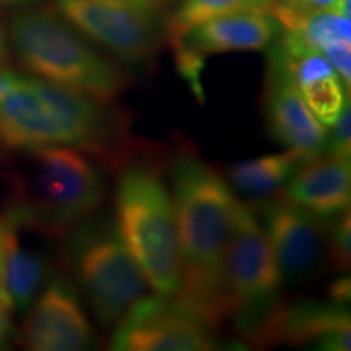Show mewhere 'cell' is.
Here are the masks:
<instances>
[{"label":"cell","mask_w":351,"mask_h":351,"mask_svg":"<svg viewBox=\"0 0 351 351\" xmlns=\"http://www.w3.org/2000/svg\"><path fill=\"white\" fill-rule=\"evenodd\" d=\"M168 186L179 251V288L173 296L218 330L232 311L225 263L238 197L226 178L189 153L173 158Z\"/></svg>","instance_id":"obj_1"},{"label":"cell","mask_w":351,"mask_h":351,"mask_svg":"<svg viewBox=\"0 0 351 351\" xmlns=\"http://www.w3.org/2000/svg\"><path fill=\"white\" fill-rule=\"evenodd\" d=\"M124 125L90 96L26 72L0 70V150L23 153L65 145L96 160H116Z\"/></svg>","instance_id":"obj_2"},{"label":"cell","mask_w":351,"mask_h":351,"mask_svg":"<svg viewBox=\"0 0 351 351\" xmlns=\"http://www.w3.org/2000/svg\"><path fill=\"white\" fill-rule=\"evenodd\" d=\"M10 199L3 217L47 238H64L90 218L106 199V181L98 160L65 145L16 153Z\"/></svg>","instance_id":"obj_3"},{"label":"cell","mask_w":351,"mask_h":351,"mask_svg":"<svg viewBox=\"0 0 351 351\" xmlns=\"http://www.w3.org/2000/svg\"><path fill=\"white\" fill-rule=\"evenodd\" d=\"M8 43L26 73L99 103L111 104L130 86L119 65L49 8L36 5L16 12L8 25Z\"/></svg>","instance_id":"obj_4"},{"label":"cell","mask_w":351,"mask_h":351,"mask_svg":"<svg viewBox=\"0 0 351 351\" xmlns=\"http://www.w3.org/2000/svg\"><path fill=\"white\" fill-rule=\"evenodd\" d=\"M114 223L153 293L176 295L179 251L169 186L150 163H125L114 194Z\"/></svg>","instance_id":"obj_5"},{"label":"cell","mask_w":351,"mask_h":351,"mask_svg":"<svg viewBox=\"0 0 351 351\" xmlns=\"http://www.w3.org/2000/svg\"><path fill=\"white\" fill-rule=\"evenodd\" d=\"M64 238V257L73 285L101 326H114L150 288L121 239L114 218L91 215Z\"/></svg>","instance_id":"obj_6"},{"label":"cell","mask_w":351,"mask_h":351,"mask_svg":"<svg viewBox=\"0 0 351 351\" xmlns=\"http://www.w3.org/2000/svg\"><path fill=\"white\" fill-rule=\"evenodd\" d=\"M57 10L86 39L125 64L147 62L160 46L155 7L140 0H59Z\"/></svg>","instance_id":"obj_7"},{"label":"cell","mask_w":351,"mask_h":351,"mask_svg":"<svg viewBox=\"0 0 351 351\" xmlns=\"http://www.w3.org/2000/svg\"><path fill=\"white\" fill-rule=\"evenodd\" d=\"M111 348L117 351H210L213 327L174 300L143 295L114 324Z\"/></svg>","instance_id":"obj_8"},{"label":"cell","mask_w":351,"mask_h":351,"mask_svg":"<svg viewBox=\"0 0 351 351\" xmlns=\"http://www.w3.org/2000/svg\"><path fill=\"white\" fill-rule=\"evenodd\" d=\"M251 205L283 282L304 283L314 278L327 261V219L298 207L280 192Z\"/></svg>","instance_id":"obj_9"},{"label":"cell","mask_w":351,"mask_h":351,"mask_svg":"<svg viewBox=\"0 0 351 351\" xmlns=\"http://www.w3.org/2000/svg\"><path fill=\"white\" fill-rule=\"evenodd\" d=\"M225 271L232 311L265 304L280 296L282 274L261 219L251 204L239 200L232 217Z\"/></svg>","instance_id":"obj_10"},{"label":"cell","mask_w":351,"mask_h":351,"mask_svg":"<svg viewBox=\"0 0 351 351\" xmlns=\"http://www.w3.org/2000/svg\"><path fill=\"white\" fill-rule=\"evenodd\" d=\"M19 343L32 351H80L93 341V327L80 291L67 276L52 274L25 311Z\"/></svg>","instance_id":"obj_11"},{"label":"cell","mask_w":351,"mask_h":351,"mask_svg":"<svg viewBox=\"0 0 351 351\" xmlns=\"http://www.w3.org/2000/svg\"><path fill=\"white\" fill-rule=\"evenodd\" d=\"M269 62L275 64L296 86L307 108L328 129L350 103V91L320 52L307 49L278 33Z\"/></svg>","instance_id":"obj_12"},{"label":"cell","mask_w":351,"mask_h":351,"mask_svg":"<svg viewBox=\"0 0 351 351\" xmlns=\"http://www.w3.org/2000/svg\"><path fill=\"white\" fill-rule=\"evenodd\" d=\"M265 121L270 137L285 150L296 152L304 161L324 153L327 129L315 119L289 78L271 62L267 78Z\"/></svg>","instance_id":"obj_13"},{"label":"cell","mask_w":351,"mask_h":351,"mask_svg":"<svg viewBox=\"0 0 351 351\" xmlns=\"http://www.w3.org/2000/svg\"><path fill=\"white\" fill-rule=\"evenodd\" d=\"M278 33V23L270 12L245 10L205 21L171 46L182 47L205 62L210 56L267 49Z\"/></svg>","instance_id":"obj_14"},{"label":"cell","mask_w":351,"mask_h":351,"mask_svg":"<svg viewBox=\"0 0 351 351\" xmlns=\"http://www.w3.org/2000/svg\"><path fill=\"white\" fill-rule=\"evenodd\" d=\"M283 195L298 207L328 219L350 208V158L322 155L302 163L287 186Z\"/></svg>","instance_id":"obj_15"},{"label":"cell","mask_w":351,"mask_h":351,"mask_svg":"<svg viewBox=\"0 0 351 351\" xmlns=\"http://www.w3.org/2000/svg\"><path fill=\"white\" fill-rule=\"evenodd\" d=\"M276 343L314 345L324 351H350L348 304L337 301H285Z\"/></svg>","instance_id":"obj_16"},{"label":"cell","mask_w":351,"mask_h":351,"mask_svg":"<svg viewBox=\"0 0 351 351\" xmlns=\"http://www.w3.org/2000/svg\"><path fill=\"white\" fill-rule=\"evenodd\" d=\"M5 218V217H3ZM5 285L13 309L25 313L51 278L46 252L29 241L32 230L5 218Z\"/></svg>","instance_id":"obj_17"},{"label":"cell","mask_w":351,"mask_h":351,"mask_svg":"<svg viewBox=\"0 0 351 351\" xmlns=\"http://www.w3.org/2000/svg\"><path fill=\"white\" fill-rule=\"evenodd\" d=\"M270 13L278 23L280 34L307 49L322 52L335 43L351 41L350 19L335 12L313 10L288 0H275Z\"/></svg>","instance_id":"obj_18"},{"label":"cell","mask_w":351,"mask_h":351,"mask_svg":"<svg viewBox=\"0 0 351 351\" xmlns=\"http://www.w3.org/2000/svg\"><path fill=\"white\" fill-rule=\"evenodd\" d=\"M302 163L304 160L296 152L269 153L231 165L226 179L245 194L270 197L283 191Z\"/></svg>","instance_id":"obj_19"},{"label":"cell","mask_w":351,"mask_h":351,"mask_svg":"<svg viewBox=\"0 0 351 351\" xmlns=\"http://www.w3.org/2000/svg\"><path fill=\"white\" fill-rule=\"evenodd\" d=\"M274 2L275 0H181L166 21V38L169 44H173L195 26L228 13L245 10L270 12Z\"/></svg>","instance_id":"obj_20"},{"label":"cell","mask_w":351,"mask_h":351,"mask_svg":"<svg viewBox=\"0 0 351 351\" xmlns=\"http://www.w3.org/2000/svg\"><path fill=\"white\" fill-rule=\"evenodd\" d=\"M327 261L337 271L350 270L351 263V217L350 208L327 219Z\"/></svg>","instance_id":"obj_21"},{"label":"cell","mask_w":351,"mask_h":351,"mask_svg":"<svg viewBox=\"0 0 351 351\" xmlns=\"http://www.w3.org/2000/svg\"><path fill=\"white\" fill-rule=\"evenodd\" d=\"M324 153L332 156L350 158L351 155V109L350 103L341 111L340 117L328 127Z\"/></svg>","instance_id":"obj_22"},{"label":"cell","mask_w":351,"mask_h":351,"mask_svg":"<svg viewBox=\"0 0 351 351\" xmlns=\"http://www.w3.org/2000/svg\"><path fill=\"white\" fill-rule=\"evenodd\" d=\"M330 65L339 73V77L343 82L346 90L350 91L351 86V46L350 43H335L320 52Z\"/></svg>","instance_id":"obj_23"},{"label":"cell","mask_w":351,"mask_h":351,"mask_svg":"<svg viewBox=\"0 0 351 351\" xmlns=\"http://www.w3.org/2000/svg\"><path fill=\"white\" fill-rule=\"evenodd\" d=\"M13 306L12 302L0 300V348H3L13 333Z\"/></svg>","instance_id":"obj_24"},{"label":"cell","mask_w":351,"mask_h":351,"mask_svg":"<svg viewBox=\"0 0 351 351\" xmlns=\"http://www.w3.org/2000/svg\"><path fill=\"white\" fill-rule=\"evenodd\" d=\"M5 218L0 215V300L12 302L5 285Z\"/></svg>","instance_id":"obj_25"},{"label":"cell","mask_w":351,"mask_h":351,"mask_svg":"<svg viewBox=\"0 0 351 351\" xmlns=\"http://www.w3.org/2000/svg\"><path fill=\"white\" fill-rule=\"evenodd\" d=\"M350 278L348 276H341V278L335 280L330 285V300L337 302H343L348 304L350 302Z\"/></svg>","instance_id":"obj_26"},{"label":"cell","mask_w":351,"mask_h":351,"mask_svg":"<svg viewBox=\"0 0 351 351\" xmlns=\"http://www.w3.org/2000/svg\"><path fill=\"white\" fill-rule=\"evenodd\" d=\"M288 2L295 3V5L313 8V10H330L335 12L339 7L340 0H288Z\"/></svg>","instance_id":"obj_27"},{"label":"cell","mask_w":351,"mask_h":351,"mask_svg":"<svg viewBox=\"0 0 351 351\" xmlns=\"http://www.w3.org/2000/svg\"><path fill=\"white\" fill-rule=\"evenodd\" d=\"M8 46H10V43H8V33H7L5 26H3V23H2V20H0V70L5 67V60L8 56Z\"/></svg>","instance_id":"obj_28"},{"label":"cell","mask_w":351,"mask_h":351,"mask_svg":"<svg viewBox=\"0 0 351 351\" xmlns=\"http://www.w3.org/2000/svg\"><path fill=\"white\" fill-rule=\"evenodd\" d=\"M41 2H44V0H0V7L16 8V10H21V8L36 7Z\"/></svg>","instance_id":"obj_29"},{"label":"cell","mask_w":351,"mask_h":351,"mask_svg":"<svg viewBox=\"0 0 351 351\" xmlns=\"http://www.w3.org/2000/svg\"><path fill=\"white\" fill-rule=\"evenodd\" d=\"M140 2L148 3V5H152V7H156V5H160L161 2H165V0H140Z\"/></svg>","instance_id":"obj_30"}]
</instances>
